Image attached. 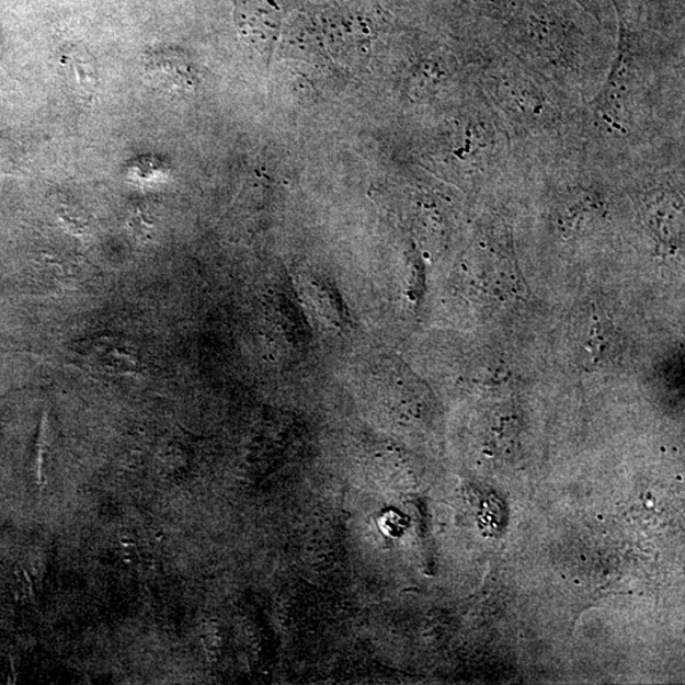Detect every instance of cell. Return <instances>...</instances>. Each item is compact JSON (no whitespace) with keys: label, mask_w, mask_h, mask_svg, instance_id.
Wrapping results in <instances>:
<instances>
[{"label":"cell","mask_w":685,"mask_h":685,"mask_svg":"<svg viewBox=\"0 0 685 685\" xmlns=\"http://www.w3.org/2000/svg\"><path fill=\"white\" fill-rule=\"evenodd\" d=\"M617 14L614 59L583 109V147L625 168L684 147V44Z\"/></svg>","instance_id":"6da1fadb"},{"label":"cell","mask_w":685,"mask_h":685,"mask_svg":"<svg viewBox=\"0 0 685 685\" xmlns=\"http://www.w3.org/2000/svg\"><path fill=\"white\" fill-rule=\"evenodd\" d=\"M471 66L473 91L502 121L520 161L582 145L583 107L504 48L486 39Z\"/></svg>","instance_id":"7a4b0ae2"},{"label":"cell","mask_w":685,"mask_h":685,"mask_svg":"<svg viewBox=\"0 0 685 685\" xmlns=\"http://www.w3.org/2000/svg\"><path fill=\"white\" fill-rule=\"evenodd\" d=\"M490 42L585 107L608 75L616 43L572 15L563 0H522Z\"/></svg>","instance_id":"3957f363"},{"label":"cell","mask_w":685,"mask_h":685,"mask_svg":"<svg viewBox=\"0 0 685 685\" xmlns=\"http://www.w3.org/2000/svg\"><path fill=\"white\" fill-rule=\"evenodd\" d=\"M236 21L240 36L261 47L270 42L278 27L277 8L270 0H239Z\"/></svg>","instance_id":"277c9868"},{"label":"cell","mask_w":685,"mask_h":685,"mask_svg":"<svg viewBox=\"0 0 685 685\" xmlns=\"http://www.w3.org/2000/svg\"><path fill=\"white\" fill-rule=\"evenodd\" d=\"M572 2L582 7L587 14L592 15L596 22L604 26L608 13L609 0H572Z\"/></svg>","instance_id":"5b68a950"}]
</instances>
